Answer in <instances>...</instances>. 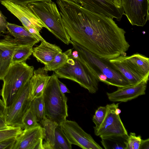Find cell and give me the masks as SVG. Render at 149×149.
I'll return each mask as SVG.
<instances>
[{"label": "cell", "instance_id": "obj_1", "mask_svg": "<svg viewBox=\"0 0 149 149\" xmlns=\"http://www.w3.org/2000/svg\"><path fill=\"white\" fill-rule=\"evenodd\" d=\"M57 3L71 41L108 60L126 54L130 45L126 32L113 18L90 11L71 0H58Z\"/></svg>", "mask_w": 149, "mask_h": 149}, {"label": "cell", "instance_id": "obj_2", "mask_svg": "<svg viewBox=\"0 0 149 149\" xmlns=\"http://www.w3.org/2000/svg\"><path fill=\"white\" fill-rule=\"evenodd\" d=\"M70 44L77 51L81 61L99 81L118 88L131 86L109 60L100 58L74 41L71 40Z\"/></svg>", "mask_w": 149, "mask_h": 149}, {"label": "cell", "instance_id": "obj_3", "mask_svg": "<svg viewBox=\"0 0 149 149\" xmlns=\"http://www.w3.org/2000/svg\"><path fill=\"white\" fill-rule=\"evenodd\" d=\"M109 61L131 86H135L143 81L148 83L149 58L146 56L137 53L130 56L122 55Z\"/></svg>", "mask_w": 149, "mask_h": 149}, {"label": "cell", "instance_id": "obj_4", "mask_svg": "<svg viewBox=\"0 0 149 149\" xmlns=\"http://www.w3.org/2000/svg\"><path fill=\"white\" fill-rule=\"evenodd\" d=\"M58 77L54 73L51 76L42 94L46 118L61 125L68 116L67 98L61 91Z\"/></svg>", "mask_w": 149, "mask_h": 149}, {"label": "cell", "instance_id": "obj_5", "mask_svg": "<svg viewBox=\"0 0 149 149\" xmlns=\"http://www.w3.org/2000/svg\"><path fill=\"white\" fill-rule=\"evenodd\" d=\"M27 6L45 25L49 31L65 44L68 45L71 43L70 38L55 3L52 1H40L31 3Z\"/></svg>", "mask_w": 149, "mask_h": 149}, {"label": "cell", "instance_id": "obj_6", "mask_svg": "<svg viewBox=\"0 0 149 149\" xmlns=\"http://www.w3.org/2000/svg\"><path fill=\"white\" fill-rule=\"evenodd\" d=\"M54 71L58 78L74 81L90 93H95L98 90L99 80L81 61L79 56L75 59L71 54L63 66Z\"/></svg>", "mask_w": 149, "mask_h": 149}, {"label": "cell", "instance_id": "obj_7", "mask_svg": "<svg viewBox=\"0 0 149 149\" xmlns=\"http://www.w3.org/2000/svg\"><path fill=\"white\" fill-rule=\"evenodd\" d=\"M34 68L25 62L11 64L2 80L3 84L1 95L6 107L12 102L19 89L30 80Z\"/></svg>", "mask_w": 149, "mask_h": 149}, {"label": "cell", "instance_id": "obj_8", "mask_svg": "<svg viewBox=\"0 0 149 149\" xmlns=\"http://www.w3.org/2000/svg\"><path fill=\"white\" fill-rule=\"evenodd\" d=\"M30 91L29 80L19 89L11 103L6 107L3 116L8 125L22 129V118L32 102Z\"/></svg>", "mask_w": 149, "mask_h": 149}, {"label": "cell", "instance_id": "obj_9", "mask_svg": "<svg viewBox=\"0 0 149 149\" xmlns=\"http://www.w3.org/2000/svg\"><path fill=\"white\" fill-rule=\"evenodd\" d=\"M119 104L113 103L107 105V113L103 121L99 127L94 128L95 135L101 138L128 135L119 114L115 111Z\"/></svg>", "mask_w": 149, "mask_h": 149}, {"label": "cell", "instance_id": "obj_10", "mask_svg": "<svg viewBox=\"0 0 149 149\" xmlns=\"http://www.w3.org/2000/svg\"><path fill=\"white\" fill-rule=\"evenodd\" d=\"M42 125L44 129L43 149H71L72 144L64 133L61 125L47 118Z\"/></svg>", "mask_w": 149, "mask_h": 149}, {"label": "cell", "instance_id": "obj_11", "mask_svg": "<svg viewBox=\"0 0 149 149\" xmlns=\"http://www.w3.org/2000/svg\"><path fill=\"white\" fill-rule=\"evenodd\" d=\"M71 144L83 149H102V148L74 121L66 120L61 124Z\"/></svg>", "mask_w": 149, "mask_h": 149}, {"label": "cell", "instance_id": "obj_12", "mask_svg": "<svg viewBox=\"0 0 149 149\" xmlns=\"http://www.w3.org/2000/svg\"><path fill=\"white\" fill-rule=\"evenodd\" d=\"M124 15L133 26H143L149 20V0H121Z\"/></svg>", "mask_w": 149, "mask_h": 149}, {"label": "cell", "instance_id": "obj_13", "mask_svg": "<svg viewBox=\"0 0 149 149\" xmlns=\"http://www.w3.org/2000/svg\"><path fill=\"white\" fill-rule=\"evenodd\" d=\"M1 3L21 22L28 31L34 29L40 32L43 28L47 29L45 25L27 6L19 5L7 1Z\"/></svg>", "mask_w": 149, "mask_h": 149}, {"label": "cell", "instance_id": "obj_14", "mask_svg": "<svg viewBox=\"0 0 149 149\" xmlns=\"http://www.w3.org/2000/svg\"><path fill=\"white\" fill-rule=\"evenodd\" d=\"M92 12L120 21L124 15L122 9L117 8L111 0H71Z\"/></svg>", "mask_w": 149, "mask_h": 149}, {"label": "cell", "instance_id": "obj_15", "mask_svg": "<svg viewBox=\"0 0 149 149\" xmlns=\"http://www.w3.org/2000/svg\"><path fill=\"white\" fill-rule=\"evenodd\" d=\"M44 129L41 125L24 129L16 138L13 149H43Z\"/></svg>", "mask_w": 149, "mask_h": 149}, {"label": "cell", "instance_id": "obj_16", "mask_svg": "<svg viewBox=\"0 0 149 149\" xmlns=\"http://www.w3.org/2000/svg\"><path fill=\"white\" fill-rule=\"evenodd\" d=\"M0 39V80H3L11 64L15 50L20 47L10 34Z\"/></svg>", "mask_w": 149, "mask_h": 149}, {"label": "cell", "instance_id": "obj_17", "mask_svg": "<svg viewBox=\"0 0 149 149\" xmlns=\"http://www.w3.org/2000/svg\"><path fill=\"white\" fill-rule=\"evenodd\" d=\"M147 83L143 81L135 86L118 88L112 93H107L109 101L113 102H126L145 95Z\"/></svg>", "mask_w": 149, "mask_h": 149}, {"label": "cell", "instance_id": "obj_18", "mask_svg": "<svg viewBox=\"0 0 149 149\" xmlns=\"http://www.w3.org/2000/svg\"><path fill=\"white\" fill-rule=\"evenodd\" d=\"M50 77L48 74V71L45 70L43 67L34 71L33 75L30 80V97L32 101L34 99L42 96Z\"/></svg>", "mask_w": 149, "mask_h": 149}, {"label": "cell", "instance_id": "obj_19", "mask_svg": "<svg viewBox=\"0 0 149 149\" xmlns=\"http://www.w3.org/2000/svg\"><path fill=\"white\" fill-rule=\"evenodd\" d=\"M62 51L55 44L42 41L38 46L33 48L32 54L38 62L47 65L51 62L55 56Z\"/></svg>", "mask_w": 149, "mask_h": 149}, {"label": "cell", "instance_id": "obj_20", "mask_svg": "<svg viewBox=\"0 0 149 149\" xmlns=\"http://www.w3.org/2000/svg\"><path fill=\"white\" fill-rule=\"evenodd\" d=\"M7 29L9 34L14 37L15 42L20 47L33 46L39 42L24 26L8 22Z\"/></svg>", "mask_w": 149, "mask_h": 149}, {"label": "cell", "instance_id": "obj_21", "mask_svg": "<svg viewBox=\"0 0 149 149\" xmlns=\"http://www.w3.org/2000/svg\"><path fill=\"white\" fill-rule=\"evenodd\" d=\"M128 135L101 138V143L105 149H127Z\"/></svg>", "mask_w": 149, "mask_h": 149}, {"label": "cell", "instance_id": "obj_22", "mask_svg": "<svg viewBox=\"0 0 149 149\" xmlns=\"http://www.w3.org/2000/svg\"><path fill=\"white\" fill-rule=\"evenodd\" d=\"M72 49H70L65 52L58 53L53 60L48 64L45 65L44 69L47 71H54L62 67L67 62L72 54Z\"/></svg>", "mask_w": 149, "mask_h": 149}, {"label": "cell", "instance_id": "obj_23", "mask_svg": "<svg viewBox=\"0 0 149 149\" xmlns=\"http://www.w3.org/2000/svg\"><path fill=\"white\" fill-rule=\"evenodd\" d=\"M33 46L28 45L19 47L17 48L13 54L11 64L25 61L32 54Z\"/></svg>", "mask_w": 149, "mask_h": 149}, {"label": "cell", "instance_id": "obj_24", "mask_svg": "<svg viewBox=\"0 0 149 149\" xmlns=\"http://www.w3.org/2000/svg\"><path fill=\"white\" fill-rule=\"evenodd\" d=\"M31 106L36 116L37 120L41 125L46 118L42 96L34 99Z\"/></svg>", "mask_w": 149, "mask_h": 149}, {"label": "cell", "instance_id": "obj_25", "mask_svg": "<svg viewBox=\"0 0 149 149\" xmlns=\"http://www.w3.org/2000/svg\"><path fill=\"white\" fill-rule=\"evenodd\" d=\"M38 122L36 116L30 105L22 118V129H29L40 126Z\"/></svg>", "mask_w": 149, "mask_h": 149}, {"label": "cell", "instance_id": "obj_26", "mask_svg": "<svg viewBox=\"0 0 149 149\" xmlns=\"http://www.w3.org/2000/svg\"><path fill=\"white\" fill-rule=\"evenodd\" d=\"M20 127L10 126L7 129L0 130V141L11 138H17L22 132Z\"/></svg>", "mask_w": 149, "mask_h": 149}, {"label": "cell", "instance_id": "obj_27", "mask_svg": "<svg viewBox=\"0 0 149 149\" xmlns=\"http://www.w3.org/2000/svg\"><path fill=\"white\" fill-rule=\"evenodd\" d=\"M107 109V105L100 106L95 111L93 118V121L95 125L94 128L99 127L103 121L106 115Z\"/></svg>", "mask_w": 149, "mask_h": 149}, {"label": "cell", "instance_id": "obj_28", "mask_svg": "<svg viewBox=\"0 0 149 149\" xmlns=\"http://www.w3.org/2000/svg\"><path fill=\"white\" fill-rule=\"evenodd\" d=\"M141 139L140 136L131 132L127 139V149H139Z\"/></svg>", "mask_w": 149, "mask_h": 149}, {"label": "cell", "instance_id": "obj_29", "mask_svg": "<svg viewBox=\"0 0 149 149\" xmlns=\"http://www.w3.org/2000/svg\"><path fill=\"white\" fill-rule=\"evenodd\" d=\"M16 138H11L0 141V149H13Z\"/></svg>", "mask_w": 149, "mask_h": 149}, {"label": "cell", "instance_id": "obj_30", "mask_svg": "<svg viewBox=\"0 0 149 149\" xmlns=\"http://www.w3.org/2000/svg\"><path fill=\"white\" fill-rule=\"evenodd\" d=\"M7 18L0 10V37L3 34L9 33L7 29Z\"/></svg>", "mask_w": 149, "mask_h": 149}, {"label": "cell", "instance_id": "obj_31", "mask_svg": "<svg viewBox=\"0 0 149 149\" xmlns=\"http://www.w3.org/2000/svg\"><path fill=\"white\" fill-rule=\"evenodd\" d=\"M7 1L18 5L27 6L29 4L38 1H51V0H0V2L3 1Z\"/></svg>", "mask_w": 149, "mask_h": 149}, {"label": "cell", "instance_id": "obj_32", "mask_svg": "<svg viewBox=\"0 0 149 149\" xmlns=\"http://www.w3.org/2000/svg\"><path fill=\"white\" fill-rule=\"evenodd\" d=\"M58 83L59 88L62 93L65 94V93H70L66 86L58 79Z\"/></svg>", "mask_w": 149, "mask_h": 149}, {"label": "cell", "instance_id": "obj_33", "mask_svg": "<svg viewBox=\"0 0 149 149\" xmlns=\"http://www.w3.org/2000/svg\"><path fill=\"white\" fill-rule=\"evenodd\" d=\"M149 139H141L139 149H149Z\"/></svg>", "mask_w": 149, "mask_h": 149}, {"label": "cell", "instance_id": "obj_34", "mask_svg": "<svg viewBox=\"0 0 149 149\" xmlns=\"http://www.w3.org/2000/svg\"><path fill=\"white\" fill-rule=\"evenodd\" d=\"M6 123L3 116H0V130L7 129L10 127Z\"/></svg>", "mask_w": 149, "mask_h": 149}, {"label": "cell", "instance_id": "obj_35", "mask_svg": "<svg viewBox=\"0 0 149 149\" xmlns=\"http://www.w3.org/2000/svg\"><path fill=\"white\" fill-rule=\"evenodd\" d=\"M1 90H0V95H1ZM6 107L2 100L0 98V116H3V112Z\"/></svg>", "mask_w": 149, "mask_h": 149}, {"label": "cell", "instance_id": "obj_36", "mask_svg": "<svg viewBox=\"0 0 149 149\" xmlns=\"http://www.w3.org/2000/svg\"><path fill=\"white\" fill-rule=\"evenodd\" d=\"M114 5L118 8L122 9L121 0H111Z\"/></svg>", "mask_w": 149, "mask_h": 149}]
</instances>
